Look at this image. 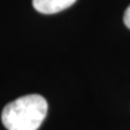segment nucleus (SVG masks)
Instances as JSON below:
<instances>
[{"mask_svg":"<svg viewBox=\"0 0 130 130\" xmlns=\"http://www.w3.org/2000/svg\"><path fill=\"white\" fill-rule=\"evenodd\" d=\"M76 0H32L34 9L40 13L53 14L74 5Z\"/></svg>","mask_w":130,"mask_h":130,"instance_id":"2","label":"nucleus"},{"mask_svg":"<svg viewBox=\"0 0 130 130\" xmlns=\"http://www.w3.org/2000/svg\"><path fill=\"white\" fill-rule=\"evenodd\" d=\"M123 21H124V24L130 29V5L128 6V9H126L125 12H124V18H123Z\"/></svg>","mask_w":130,"mask_h":130,"instance_id":"3","label":"nucleus"},{"mask_svg":"<svg viewBox=\"0 0 130 130\" xmlns=\"http://www.w3.org/2000/svg\"><path fill=\"white\" fill-rule=\"evenodd\" d=\"M48 111L46 99L29 94L9 102L1 112V122L7 130H37Z\"/></svg>","mask_w":130,"mask_h":130,"instance_id":"1","label":"nucleus"}]
</instances>
